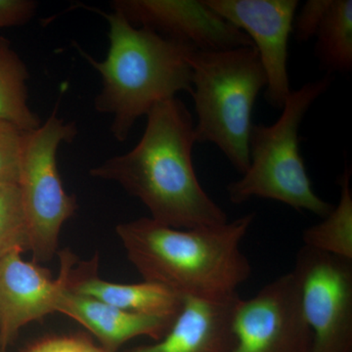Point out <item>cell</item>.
Here are the masks:
<instances>
[{
  "instance_id": "5bb4252c",
  "label": "cell",
  "mask_w": 352,
  "mask_h": 352,
  "mask_svg": "<svg viewBox=\"0 0 352 352\" xmlns=\"http://www.w3.org/2000/svg\"><path fill=\"white\" fill-rule=\"evenodd\" d=\"M75 263V264H76ZM69 270L68 289L132 314L176 318L184 298L161 285L144 281L119 284L105 281L97 275L98 256Z\"/></svg>"
},
{
  "instance_id": "2e32d148",
  "label": "cell",
  "mask_w": 352,
  "mask_h": 352,
  "mask_svg": "<svg viewBox=\"0 0 352 352\" xmlns=\"http://www.w3.org/2000/svg\"><path fill=\"white\" fill-rule=\"evenodd\" d=\"M351 168H344L339 178L340 188L338 205L319 223L302 233L305 247L330 256L352 261Z\"/></svg>"
},
{
  "instance_id": "9c48e42d",
  "label": "cell",
  "mask_w": 352,
  "mask_h": 352,
  "mask_svg": "<svg viewBox=\"0 0 352 352\" xmlns=\"http://www.w3.org/2000/svg\"><path fill=\"white\" fill-rule=\"evenodd\" d=\"M208 6L245 32L258 51L266 76L264 98L282 110L291 94L289 38L298 0H204Z\"/></svg>"
},
{
  "instance_id": "52a82bcc",
  "label": "cell",
  "mask_w": 352,
  "mask_h": 352,
  "mask_svg": "<svg viewBox=\"0 0 352 352\" xmlns=\"http://www.w3.org/2000/svg\"><path fill=\"white\" fill-rule=\"evenodd\" d=\"M233 332L235 344L230 352H310L312 333L303 314L295 268L252 298H240Z\"/></svg>"
},
{
  "instance_id": "7c38bea8",
  "label": "cell",
  "mask_w": 352,
  "mask_h": 352,
  "mask_svg": "<svg viewBox=\"0 0 352 352\" xmlns=\"http://www.w3.org/2000/svg\"><path fill=\"white\" fill-rule=\"evenodd\" d=\"M239 300V295L222 300L184 298L182 311L161 340L129 352H230Z\"/></svg>"
},
{
  "instance_id": "ffe728a7",
  "label": "cell",
  "mask_w": 352,
  "mask_h": 352,
  "mask_svg": "<svg viewBox=\"0 0 352 352\" xmlns=\"http://www.w3.org/2000/svg\"><path fill=\"white\" fill-rule=\"evenodd\" d=\"M332 0H308L296 13L293 32L296 41L305 43L315 38Z\"/></svg>"
},
{
  "instance_id": "3957f363",
  "label": "cell",
  "mask_w": 352,
  "mask_h": 352,
  "mask_svg": "<svg viewBox=\"0 0 352 352\" xmlns=\"http://www.w3.org/2000/svg\"><path fill=\"white\" fill-rule=\"evenodd\" d=\"M109 25V50L104 61H96L78 46V52L101 76V91L95 110L113 117V138H129L138 119L157 104L191 92L192 69L189 44L164 38L145 28L132 25L122 15L92 9Z\"/></svg>"
},
{
  "instance_id": "277c9868",
  "label": "cell",
  "mask_w": 352,
  "mask_h": 352,
  "mask_svg": "<svg viewBox=\"0 0 352 352\" xmlns=\"http://www.w3.org/2000/svg\"><path fill=\"white\" fill-rule=\"evenodd\" d=\"M196 143H212L241 175L250 166L252 115L266 76L254 46L189 55Z\"/></svg>"
},
{
  "instance_id": "8992f818",
  "label": "cell",
  "mask_w": 352,
  "mask_h": 352,
  "mask_svg": "<svg viewBox=\"0 0 352 352\" xmlns=\"http://www.w3.org/2000/svg\"><path fill=\"white\" fill-rule=\"evenodd\" d=\"M78 129L57 116V108L38 129L25 134L18 187L29 232L32 263L54 258L65 222L76 210L75 197L64 189L57 166V152L71 142Z\"/></svg>"
},
{
  "instance_id": "5b68a950",
  "label": "cell",
  "mask_w": 352,
  "mask_h": 352,
  "mask_svg": "<svg viewBox=\"0 0 352 352\" xmlns=\"http://www.w3.org/2000/svg\"><path fill=\"white\" fill-rule=\"evenodd\" d=\"M333 75L292 90L279 119L270 124H252L250 135V166L240 179L227 186L229 201L241 205L252 198L280 201L294 210H307L321 219L333 206L314 190L300 150V131L314 102L328 91Z\"/></svg>"
},
{
  "instance_id": "7a4b0ae2",
  "label": "cell",
  "mask_w": 352,
  "mask_h": 352,
  "mask_svg": "<svg viewBox=\"0 0 352 352\" xmlns=\"http://www.w3.org/2000/svg\"><path fill=\"white\" fill-rule=\"evenodd\" d=\"M254 217L252 212L221 226L193 229L141 217L118 224L116 233L144 281L182 298L222 300L238 295L251 276L242 243Z\"/></svg>"
},
{
  "instance_id": "8fae6325",
  "label": "cell",
  "mask_w": 352,
  "mask_h": 352,
  "mask_svg": "<svg viewBox=\"0 0 352 352\" xmlns=\"http://www.w3.org/2000/svg\"><path fill=\"white\" fill-rule=\"evenodd\" d=\"M13 251L0 261V352H6L21 329L55 312L58 296L68 282L76 258L69 250L58 252L60 273L51 276L39 264Z\"/></svg>"
},
{
  "instance_id": "ba28073f",
  "label": "cell",
  "mask_w": 352,
  "mask_h": 352,
  "mask_svg": "<svg viewBox=\"0 0 352 352\" xmlns=\"http://www.w3.org/2000/svg\"><path fill=\"white\" fill-rule=\"evenodd\" d=\"M294 268L312 333L310 352H352V261L303 245Z\"/></svg>"
},
{
  "instance_id": "7402d4cb",
  "label": "cell",
  "mask_w": 352,
  "mask_h": 352,
  "mask_svg": "<svg viewBox=\"0 0 352 352\" xmlns=\"http://www.w3.org/2000/svg\"><path fill=\"white\" fill-rule=\"evenodd\" d=\"M32 0H0V29L25 25L36 14Z\"/></svg>"
},
{
  "instance_id": "4fadbf2b",
  "label": "cell",
  "mask_w": 352,
  "mask_h": 352,
  "mask_svg": "<svg viewBox=\"0 0 352 352\" xmlns=\"http://www.w3.org/2000/svg\"><path fill=\"white\" fill-rule=\"evenodd\" d=\"M55 312L66 315L82 325L108 352L117 351L134 338L148 337L157 342L168 332L176 319L120 309L69 291L68 282L58 296Z\"/></svg>"
},
{
  "instance_id": "e0dca14e",
  "label": "cell",
  "mask_w": 352,
  "mask_h": 352,
  "mask_svg": "<svg viewBox=\"0 0 352 352\" xmlns=\"http://www.w3.org/2000/svg\"><path fill=\"white\" fill-rule=\"evenodd\" d=\"M315 56L326 74L352 69V1L332 0L317 32Z\"/></svg>"
},
{
  "instance_id": "d6986e66",
  "label": "cell",
  "mask_w": 352,
  "mask_h": 352,
  "mask_svg": "<svg viewBox=\"0 0 352 352\" xmlns=\"http://www.w3.org/2000/svg\"><path fill=\"white\" fill-rule=\"evenodd\" d=\"M27 132L0 120V183L18 185Z\"/></svg>"
},
{
  "instance_id": "ac0fdd59",
  "label": "cell",
  "mask_w": 352,
  "mask_h": 352,
  "mask_svg": "<svg viewBox=\"0 0 352 352\" xmlns=\"http://www.w3.org/2000/svg\"><path fill=\"white\" fill-rule=\"evenodd\" d=\"M29 232L18 185L0 183V261L13 251H29Z\"/></svg>"
},
{
  "instance_id": "9a60e30c",
  "label": "cell",
  "mask_w": 352,
  "mask_h": 352,
  "mask_svg": "<svg viewBox=\"0 0 352 352\" xmlns=\"http://www.w3.org/2000/svg\"><path fill=\"white\" fill-rule=\"evenodd\" d=\"M29 71L6 38H0V120L24 131L38 129L43 122L29 105Z\"/></svg>"
},
{
  "instance_id": "6da1fadb",
  "label": "cell",
  "mask_w": 352,
  "mask_h": 352,
  "mask_svg": "<svg viewBox=\"0 0 352 352\" xmlns=\"http://www.w3.org/2000/svg\"><path fill=\"white\" fill-rule=\"evenodd\" d=\"M194 126L182 100L161 102L147 113V126L135 147L91 168L89 175L120 184L142 201L150 219L164 226L193 229L226 223V212L197 176Z\"/></svg>"
},
{
  "instance_id": "30bf717a",
  "label": "cell",
  "mask_w": 352,
  "mask_h": 352,
  "mask_svg": "<svg viewBox=\"0 0 352 352\" xmlns=\"http://www.w3.org/2000/svg\"><path fill=\"white\" fill-rule=\"evenodd\" d=\"M113 11L132 25L196 50L217 51L252 45L249 36L204 0H115Z\"/></svg>"
},
{
  "instance_id": "44dd1931",
  "label": "cell",
  "mask_w": 352,
  "mask_h": 352,
  "mask_svg": "<svg viewBox=\"0 0 352 352\" xmlns=\"http://www.w3.org/2000/svg\"><path fill=\"white\" fill-rule=\"evenodd\" d=\"M22 352H108L82 336H58L38 340Z\"/></svg>"
}]
</instances>
